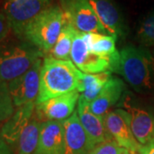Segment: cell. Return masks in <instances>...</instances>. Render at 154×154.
Here are the masks:
<instances>
[{"label":"cell","mask_w":154,"mask_h":154,"mask_svg":"<svg viewBox=\"0 0 154 154\" xmlns=\"http://www.w3.org/2000/svg\"><path fill=\"white\" fill-rule=\"evenodd\" d=\"M109 58V71L121 75L136 91H147L153 88L154 57L147 49L127 45Z\"/></svg>","instance_id":"1"},{"label":"cell","mask_w":154,"mask_h":154,"mask_svg":"<svg viewBox=\"0 0 154 154\" xmlns=\"http://www.w3.org/2000/svg\"><path fill=\"white\" fill-rule=\"evenodd\" d=\"M81 74L72 61L45 57L40 70V84L36 104L60 95L71 93L80 88Z\"/></svg>","instance_id":"2"},{"label":"cell","mask_w":154,"mask_h":154,"mask_svg":"<svg viewBox=\"0 0 154 154\" xmlns=\"http://www.w3.org/2000/svg\"><path fill=\"white\" fill-rule=\"evenodd\" d=\"M64 22V13L60 6H49L28 24L22 38L36 46L45 55L56 44Z\"/></svg>","instance_id":"3"},{"label":"cell","mask_w":154,"mask_h":154,"mask_svg":"<svg viewBox=\"0 0 154 154\" xmlns=\"http://www.w3.org/2000/svg\"><path fill=\"white\" fill-rule=\"evenodd\" d=\"M44 53L28 42L0 45V79L10 82L22 75Z\"/></svg>","instance_id":"4"},{"label":"cell","mask_w":154,"mask_h":154,"mask_svg":"<svg viewBox=\"0 0 154 154\" xmlns=\"http://www.w3.org/2000/svg\"><path fill=\"white\" fill-rule=\"evenodd\" d=\"M61 8L65 20L77 31L108 34L88 0H61Z\"/></svg>","instance_id":"5"},{"label":"cell","mask_w":154,"mask_h":154,"mask_svg":"<svg viewBox=\"0 0 154 154\" xmlns=\"http://www.w3.org/2000/svg\"><path fill=\"white\" fill-rule=\"evenodd\" d=\"M51 0H7L4 13L11 24V29L18 38L28 24L49 7Z\"/></svg>","instance_id":"6"},{"label":"cell","mask_w":154,"mask_h":154,"mask_svg":"<svg viewBox=\"0 0 154 154\" xmlns=\"http://www.w3.org/2000/svg\"><path fill=\"white\" fill-rule=\"evenodd\" d=\"M42 63L41 58H39L22 75L8 82L11 99L15 106L20 107L30 102H36L39 92Z\"/></svg>","instance_id":"7"},{"label":"cell","mask_w":154,"mask_h":154,"mask_svg":"<svg viewBox=\"0 0 154 154\" xmlns=\"http://www.w3.org/2000/svg\"><path fill=\"white\" fill-rule=\"evenodd\" d=\"M80 96V92L75 90L69 94L47 99L44 102L36 104L34 114L41 122L65 121L75 112Z\"/></svg>","instance_id":"8"},{"label":"cell","mask_w":154,"mask_h":154,"mask_svg":"<svg viewBox=\"0 0 154 154\" xmlns=\"http://www.w3.org/2000/svg\"><path fill=\"white\" fill-rule=\"evenodd\" d=\"M123 109H119L132 130L133 134L142 146L154 140V116L141 107L131 104L129 98L122 103Z\"/></svg>","instance_id":"9"},{"label":"cell","mask_w":154,"mask_h":154,"mask_svg":"<svg viewBox=\"0 0 154 154\" xmlns=\"http://www.w3.org/2000/svg\"><path fill=\"white\" fill-rule=\"evenodd\" d=\"M70 57L73 63L83 73L98 74L109 71L110 58L94 55L88 51L83 33L76 31L72 45Z\"/></svg>","instance_id":"10"},{"label":"cell","mask_w":154,"mask_h":154,"mask_svg":"<svg viewBox=\"0 0 154 154\" xmlns=\"http://www.w3.org/2000/svg\"><path fill=\"white\" fill-rule=\"evenodd\" d=\"M77 105V114L81 124L94 147L113 140L106 128L104 116L94 114L90 108V104L82 95Z\"/></svg>","instance_id":"11"},{"label":"cell","mask_w":154,"mask_h":154,"mask_svg":"<svg viewBox=\"0 0 154 154\" xmlns=\"http://www.w3.org/2000/svg\"><path fill=\"white\" fill-rule=\"evenodd\" d=\"M64 145L62 154H91L95 147L81 124L77 111L63 121Z\"/></svg>","instance_id":"12"},{"label":"cell","mask_w":154,"mask_h":154,"mask_svg":"<svg viewBox=\"0 0 154 154\" xmlns=\"http://www.w3.org/2000/svg\"><path fill=\"white\" fill-rule=\"evenodd\" d=\"M104 118L111 137L121 147L128 150L132 154L140 152L142 146L134 136L128 121L119 109L115 111H109Z\"/></svg>","instance_id":"13"},{"label":"cell","mask_w":154,"mask_h":154,"mask_svg":"<svg viewBox=\"0 0 154 154\" xmlns=\"http://www.w3.org/2000/svg\"><path fill=\"white\" fill-rule=\"evenodd\" d=\"M101 25L110 35L124 37L127 28L122 14L112 0H88Z\"/></svg>","instance_id":"14"},{"label":"cell","mask_w":154,"mask_h":154,"mask_svg":"<svg viewBox=\"0 0 154 154\" xmlns=\"http://www.w3.org/2000/svg\"><path fill=\"white\" fill-rule=\"evenodd\" d=\"M35 105L36 102H30L17 107L18 109L2 127L0 139L9 146L18 144L22 133L34 114Z\"/></svg>","instance_id":"15"},{"label":"cell","mask_w":154,"mask_h":154,"mask_svg":"<svg viewBox=\"0 0 154 154\" xmlns=\"http://www.w3.org/2000/svg\"><path fill=\"white\" fill-rule=\"evenodd\" d=\"M64 145L63 122H42L39 140L35 154H62Z\"/></svg>","instance_id":"16"},{"label":"cell","mask_w":154,"mask_h":154,"mask_svg":"<svg viewBox=\"0 0 154 154\" xmlns=\"http://www.w3.org/2000/svg\"><path fill=\"white\" fill-rule=\"evenodd\" d=\"M123 89L124 82L121 79L111 77L102 88L98 97L90 104L92 111L99 116H105L121 98Z\"/></svg>","instance_id":"17"},{"label":"cell","mask_w":154,"mask_h":154,"mask_svg":"<svg viewBox=\"0 0 154 154\" xmlns=\"http://www.w3.org/2000/svg\"><path fill=\"white\" fill-rule=\"evenodd\" d=\"M111 72L105 71L98 74H87L82 72L81 84L78 91L82 96L91 104L98 97L102 88L111 78Z\"/></svg>","instance_id":"18"},{"label":"cell","mask_w":154,"mask_h":154,"mask_svg":"<svg viewBox=\"0 0 154 154\" xmlns=\"http://www.w3.org/2000/svg\"><path fill=\"white\" fill-rule=\"evenodd\" d=\"M83 38L88 51L94 55L102 57H110L116 51L115 35L96 33H83Z\"/></svg>","instance_id":"19"},{"label":"cell","mask_w":154,"mask_h":154,"mask_svg":"<svg viewBox=\"0 0 154 154\" xmlns=\"http://www.w3.org/2000/svg\"><path fill=\"white\" fill-rule=\"evenodd\" d=\"M76 31V29L65 20L59 37L52 49L45 54L46 57H51L58 60L71 61L70 53L73 40Z\"/></svg>","instance_id":"20"},{"label":"cell","mask_w":154,"mask_h":154,"mask_svg":"<svg viewBox=\"0 0 154 154\" xmlns=\"http://www.w3.org/2000/svg\"><path fill=\"white\" fill-rule=\"evenodd\" d=\"M42 122L33 114L28 126L22 133L18 141V154H35L38 148Z\"/></svg>","instance_id":"21"},{"label":"cell","mask_w":154,"mask_h":154,"mask_svg":"<svg viewBox=\"0 0 154 154\" xmlns=\"http://www.w3.org/2000/svg\"><path fill=\"white\" fill-rule=\"evenodd\" d=\"M136 35L139 42L143 46H154V10L140 22Z\"/></svg>","instance_id":"22"},{"label":"cell","mask_w":154,"mask_h":154,"mask_svg":"<svg viewBox=\"0 0 154 154\" xmlns=\"http://www.w3.org/2000/svg\"><path fill=\"white\" fill-rule=\"evenodd\" d=\"M14 106L8 83L0 79V122L8 120L13 115Z\"/></svg>","instance_id":"23"},{"label":"cell","mask_w":154,"mask_h":154,"mask_svg":"<svg viewBox=\"0 0 154 154\" xmlns=\"http://www.w3.org/2000/svg\"><path fill=\"white\" fill-rule=\"evenodd\" d=\"M123 148L114 140L98 145L91 154H122Z\"/></svg>","instance_id":"24"},{"label":"cell","mask_w":154,"mask_h":154,"mask_svg":"<svg viewBox=\"0 0 154 154\" xmlns=\"http://www.w3.org/2000/svg\"><path fill=\"white\" fill-rule=\"evenodd\" d=\"M11 27L5 13L0 12V42L7 37Z\"/></svg>","instance_id":"25"},{"label":"cell","mask_w":154,"mask_h":154,"mask_svg":"<svg viewBox=\"0 0 154 154\" xmlns=\"http://www.w3.org/2000/svg\"><path fill=\"white\" fill-rule=\"evenodd\" d=\"M140 154H154V140L151 141L146 146H143L140 152Z\"/></svg>","instance_id":"26"},{"label":"cell","mask_w":154,"mask_h":154,"mask_svg":"<svg viewBox=\"0 0 154 154\" xmlns=\"http://www.w3.org/2000/svg\"><path fill=\"white\" fill-rule=\"evenodd\" d=\"M0 154H11L9 146L0 139Z\"/></svg>","instance_id":"27"},{"label":"cell","mask_w":154,"mask_h":154,"mask_svg":"<svg viewBox=\"0 0 154 154\" xmlns=\"http://www.w3.org/2000/svg\"><path fill=\"white\" fill-rule=\"evenodd\" d=\"M122 154H132L128 150H127V149H124L123 148V151H122Z\"/></svg>","instance_id":"28"}]
</instances>
